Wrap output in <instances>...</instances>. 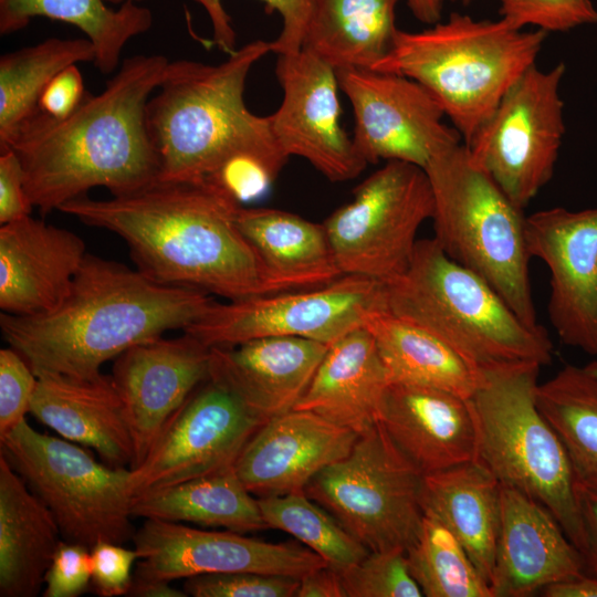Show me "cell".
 <instances>
[{"mask_svg": "<svg viewBox=\"0 0 597 597\" xmlns=\"http://www.w3.org/2000/svg\"><path fill=\"white\" fill-rule=\"evenodd\" d=\"M87 38H49L0 57V147L39 112L41 94L63 69L94 62Z\"/></svg>", "mask_w": 597, "mask_h": 597, "instance_id": "e575fe53", "label": "cell"}, {"mask_svg": "<svg viewBox=\"0 0 597 597\" xmlns=\"http://www.w3.org/2000/svg\"><path fill=\"white\" fill-rule=\"evenodd\" d=\"M526 240L549 271L547 313L561 342L597 357V207L534 212Z\"/></svg>", "mask_w": 597, "mask_h": 597, "instance_id": "ac0fdd59", "label": "cell"}, {"mask_svg": "<svg viewBox=\"0 0 597 597\" xmlns=\"http://www.w3.org/2000/svg\"><path fill=\"white\" fill-rule=\"evenodd\" d=\"M295 597H344L337 570L325 565L305 574Z\"/></svg>", "mask_w": 597, "mask_h": 597, "instance_id": "c3c4849f", "label": "cell"}, {"mask_svg": "<svg viewBox=\"0 0 597 597\" xmlns=\"http://www.w3.org/2000/svg\"><path fill=\"white\" fill-rule=\"evenodd\" d=\"M258 503L269 528L291 534L335 569L352 566L369 553L304 492L258 498Z\"/></svg>", "mask_w": 597, "mask_h": 597, "instance_id": "8d00e7d4", "label": "cell"}, {"mask_svg": "<svg viewBox=\"0 0 597 597\" xmlns=\"http://www.w3.org/2000/svg\"><path fill=\"white\" fill-rule=\"evenodd\" d=\"M328 347L295 336L210 347L209 378L266 422L295 408Z\"/></svg>", "mask_w": 597, "mask_h": 597, "instance_id": "603a6c76", "label": "cell"}, {"mask_svg": "<svg viewBox=\"0 0 597 597\" xmlns=\"http://www.w3.org/2000/svg\"><path fill=\"white\" fill-rule=\"evenodd\" d=\"M500 496L493 597H527L585 573L583 554L547 507L502 484Z\"/></svg>", "mask_w": 597, "mask_h": 597, "instance_id": "44dd1931", "label": "cell"}, {"mask_svg": "<svg viewBox=\"0 0 597 597\" xmlns=\"http://www.w3.org/2000/svg\"><path fill=\"white\" fill-rule=\"evenodd\" d=\"M344 597H421L406 551L369 552L360 562L336 569Z\"/></svg>", "mask_w": 597, "mask_h": 597, "instance_id": "74e56055", "label": "cell"}, {"mask_svg": "<svg viewBox=\"0 0 597 597\" xmlns=\"http://www.w3.org/2000/svg\"><path fill=\"white\" fill-rule=\"evenodd\" d=\"M565 71L564 63L549 71L531 66L465 145L472 160L522 209L554 174L565 133L559 95Z\"/></svg>", "mask_w": 597, "mask_h": 597, "instance_id": "4fadbf2b", "label": "cell"}, {"mask_svg": "<svg viewBox=\"0 0 597 597\" xmlns=\"http://www.w3.org/2000/svg\"><path fill=\"white\" fill-rule=\"evenodd\" d=\"M358 436L312 411L293 409L255 431L234 469L258 498L301 493L321 470L346 457Z\"/></svg>", "mask_w": 597, "mask_h": 597, "instance_id": "ffe728a7", "label": "cell"}, {"mask_svg": "<svg viewBox=\"0 0 597 597\" xmlns=\"http://www.w3.org/2000/svg\"><path fill=\"white\" fill-rule=\"evenodd\" d=\"M139 558L137 551L123 544L100 542L91 548V585L102 597L127 595L132 580V568Z\"/></svg>", "mask_w": 597, "mask_h": 597, "instance_id": "ee69618b", "label": "cell"}, {"mask_svg": "<svg viewBox=\"0 0 597 597\" xmlns=\"http://www.w3.org/2000/svg\"><path fill=\"white\" fill-rule=\"evenodd\" d=\"M596 370H597V360H596Z\"/></svg>", "mask_w": 597, "mask_h": 597, "instance_id": "11a10c76", "label": "cell"}, {"mask_svg": "<svg viewBox=\"0 0 597 597\" xmlns=\"http://www.w3.org/2000/svg\"><path fill=\"white\" fill-rule=\"evenodd\" d=\"M433 195V239L453 261L483 279L531 326L526 217L471 158L464 144L438 150L423 168Z\"/></svg>", "mask_w": 597, "mask_h": 597, "instance_id": "ba28073f", "label": "cell"}, {"mask_svg": "<svg viewBox=\"0 0 597 597\" xmlns=\"http://www.w3.org/2000/svg\"><path fill=\"white\" fill-rule=\"evenodd\" d=\"M32 206L24 182V171L17 154L0 150V224L31 214Z\"/></svg>", "mask_w": 597, "mask_h": 597, "instance_id": "f6af8a7d", "label": "cell"}, {"mask_svg": "<svg viewBox=\"0 0 597 597\" xmlns=\"http://www.w3.org/2000/svg\"><path fill=\"white\" fill-rule=\"evenodd\" d=\"M264 423L231 391L208 378L168 422L129 474L132 496L233 468Z\"/></svg>", "mask_w": 597, "mask_h": 597, "instance_id": "9a60e30c", "label": "cell"}, {"mask_svg": "<svg viewBox=\"0 0 597 597\" xmlns=\"http://www.w3.org/2000/svg\"><path fill=\"white\" fill-rule=\"evenodd\" d=\"M444 0H408L411 13L427 24L440 21Z\"/></svg>", "mask_w": 597, "mask_h": 597, "instance_id": "816d5d0a", "label": "cell"}, {"mask_svg": "<svg viewBox=\"0 0 597 597\" xmlns=\"http://www.w3.org/2000/svg\"><path fill=\"white\" fill-rule=\"evenodd\" d=\"M36 383L38 377L17 350L10 346L0 349V437L25 419Z\"/></svg>", "mask_w": 597, "mask_h": 597, "instance_id": "b9f144b4", "label": "cell"}, {"mask_svg": "<svg viewBox=\"0 0 597 597\" xmlns=\"http://www.w3.org/2000/svg\"><path fill=\"white\" fill-rule=\"evenodd\" d=\"M433 214L423 168L387 161L323 222L342 273L387 284L408 269L420 226Z\"/></svg>", "mask_w": 597, "mask_h": 597, "instance_id": "8fae6325", "label": "cell"}, {"mask_svg": "<svg viewBox=\"0 0 597 597\" xmlns=\"http://www.w3.org/2000/svg\"><path fill=\"white\" fill-rule=\"evenodd\" d=\"M546 31L515 29L503 18L453 12L421 31L397 30L371 70L409 77L437 100L468 145L511 86L533 65Z\"/></svg>", "mask_w": 597, "mask_h": 597, "instance_id": "5b68a950", "label": "cell"}, {"mask_svg": "<svg viewBox=\"0 0 597 597\" xmlns=\"http://www.w3.org/2000/svg\"><path fill=\"white\" fill-rule=\"evenodd\" d=\"M378 423L425 475L475 460L476 429L469 399L417 385L391 383Z\"/></svg>", "mask_w": 597, "mask_h": 597, "instance_id": "cb8c5ba5", "label": "cell"}, {"mask_svg": "<svg viewBox=\"0 0 597 597\" xmlns=\"http://www.w3.org/2000/svg\"><path fill=\"white\" fill-rule=\"evenodd\" d=\"M86 92L77 64L59 72L43 90L39 111L53 118H64L81 104Z\"/></svg>", "mask_w": 597, "mask_h": 597, "instance_id": "bcb514c9", "label": "cell"}, {"mask_svg": "<svg viewBox=\"0 0 597 597\" xmlns=\"http://www.w3.org/2000/svg\"><path fill=\"white\" fill-rule=\"evenodd\" d=\"M107 3H112V4H122L124 2H127V1H132V2H138V1H143V0H105Z\"/></svg>", "mask_w": 597, "mask_h": 597, "instance_id": "f5cc1de1", "label": "cell"}, {"mask_svg": "<svg viewBox=\"0 0 597 597\" xmlns=\"http://www.w3.org/2000/svg\"><path fill=\"white\" fill-rule=\"evenodd\" d=\"M0 454L53 514L62 540L92 548L133 540L129 468H113L24 419L0 437Z\"/></svg>", "mask_w": 597, "mask_h": 597, "instance_id": "9c48e42d", "label": "cell"}, {"mask_svg": "<svg viewBox=\"0 0 597 597\" xmlns=\"http://www.w3.org/2000/svg\"><path fill=\"white\" fill-rule=\"evenodd\" d=\"M576 491L585 534V573L597 576V490L577 484Z\"/></svg>", "mask_w": 597, "mask_h": 597, "instance_id": "7dc6e473", "label": "cell"}, {"mask_svg": "<svg viewBox=\"0 0 597 597\" xmlns=\"http://www.w3.org/2000/svg\"><path fill=\"white\" fill-rule=\"evenodd\" d=\"M541 365L515 363L481 370L469 398L476 429L475 460L500 484L536 500L583 553L577 481L565 447L536 402Z\"/></svg>", "mask_w": 597, "mask_h": 597, "instance_id": "52a82bcc", "label": "cell"}, {"mask_svg": "<svg viewBox=\"0 0 597 597\" xmlns=\"http://www.w3.org/2000/svg\"><path fill=\"white\" fill-rule=\"evenodd\" d=\"M500 482L476 460L422 476L423 513L457 536L489 586L500 528Z\"/></svg>", "mask_w": 597, "mask_h": 597, "instance_id": "f1b7e54d", "label": "cell"}, {"mask_svg": "<svg viewBox=\"0 0 597 597\" xmlns=\"http://www.w3.org/2000/svg\"><path fill=\"white\" fill-rule=\"evenodd\" d=\"M536 402L568 454L577 484L597 490V370L567 364L538 384Z\"/></svg>", "mask_w": 597, "mask_h": 597, "instance_id": "836d02e7", "label": "cell"}, {"mask_svg": "<svg viewBox=\"0 0 597 597\" xmlns=\"http://www.w3.org/2000/svg\"><path fill=\"white\" fill-rule=\"evenodd\" d=\"M422 476L377 422L357 437L346 457L321 470L304 493L369 552L406 551L423 519Z\"/></svg>", "mask_w": 597, "mask_h": 597, "instance_id": "30bf717a", "label": "cell"}, {"mask_svg": "<svg viewBox=\"0 0 597 597\" xmlns=\"http://www.w3.org/2000/svg\"><path fill=\"white\" fill-rule=\"evenodd\" d=\"M168 63L161 54L126 57L105 88L86 92L69 116L57 119L39 111L0 147L19 157L34 208L48 214L92 188L122 196L157 180L146 106Z\"/></svg>", "mask_w": 597, "mask_h": 597, "instance_id": "6da1fadb", "label": "cell"}, {"mask_svg": "<svg viewBox=\"0 0 597 597\" xmlns=\"http://www.w3.org/2000/svg\"><path fill=\"white\" fill-rule=\"evenodd\" d=\"M387 310L385 284L345 274L307 290L214 302L184 332L209 347L234 346L270 336H295L333 344L364 326L375 311Z\"/></svg>", "mask_w": 597, "mask_h": 597, "instance_id": "7c38bea8", "label": "cell"}, {"mask_svg": "<svg viewBox=\"0 0 597 597\" xmlns=\"http://www.w3.org/2000/svg\"><path fill=\"white\" fill-rule=\"evenodd\" d=\"M130 512L144 519L197 523L242 534L269 528L258 499L234 467L133 496Z\"/></svg>", "mask_w": 597, "mask_h": 597, "instance_id": "1f68e13d", "label": "cell"}, {"mask_svg": "<svg viewBox=\"0 0 597 597\" xmlns=\"http://www.w3.org/2000/svg\"><path fill=\"white\" fill-rule=\"evenodd\" d=\"M390 384L373 335L360 326L329 345L294 409L360 434L378 422Z\"/></svg>", "mask_w": 597, "mask_h": 597, "instance_id": "484cf974", "label": "cell"}, {"mask_svg": "<svg viewBox=\"0 0 597 597\" xmlns=\"http://www.w3.org/2000/svg\"><path fill=\"white\" fill-rule=\"evenodd\" d=\"M300 578L252 572L205 574L187 578L193 597H295Z\"/></svg>", "mask_w": 597, "mask_h": 597, "instance_id": "60d3db41", "label": "cell"}, {"mask_svg": "<svg viewBox=\"0 0 597 597\" xmlns=\"http://www.w3.org/2000/svg\"><path fill=\"white\" fill-rule=\"evenodd\" d=\"M336 75L354 112L353 144L367 165L400 160L425 168L438 150L463 140L418 82L371 69H339Z\"/></svg>", "mask_w": 597, "mask_h": 597, "instance_id": "5bb4252c", "label": "cell"}, {"mask_svg": "<svg viewBox=\"0 0 597 597\" xmlns=\"http://www.w3.org/2000/svg\"><path fill=\"white\" fill-rule=\"evenodd\" d=\"M271 50L254 40L218 64L169 61L146 106V124L159 165L157 180L209 181L244 189L275 180L287 161L268 116L244 101L252 66Z\"/></svg>", "mask_w": 597, "mask_h": 597, "instance_id": "3957f363", "label": "cell"}, {"mask_svg": "<svg viewBox=\"0 0 597 597\" xmlns=\"http://www.w3.org/2000/svg\"><path fill=\"white\" fill-rule=\"evenodd\" d=\"M386 308L428 329L478 370L552 360L553 344L479 275L450 259L433 238L417 241L406 272L385 284Z\"/></svg>", "mask_w": 597, "mask_h": 597, "instance_id": "8992f818", "label": "cell"}, {"mask_svg": "<svg viewBox=\"0 0 597 597\" xmlns=\"http://www.w3.org/2000/svg\"><path fill=\"white\" fill-rule=\"evenodd\" d=\"M127 596L133 597H186L185 590H179L163 579H148L133 576Z\"/></svg>", "mask_w": 597, "mask_h": 597, "instance_id": "f907efd6", "label": "cell"}, {"mask_svg": "<svg viewBox=\"0 0 597 597\" xmlns=\"http://www.w3.org/2000/svg\"><path fill=\"white\" fill-rule=\"evenodd\" d=\"M391 383L437 388L471 398L482 371L474 368L441 338L387 310L365 320Z\"/></svg>", "mask_w": 597, "mask_h": 597, "instance_id": "4dcf8cb0", "label": "cell"}, {"mask_svg": "<svg viewBox=\"0 0 597 597\" xmlns=\"http://www.w3.org/2000/svg\"><path fill=\"white\" fill-rule=\"evenodd\" d=\"M45 17L78 28L93 44L94 65L103 74L119 66L125 45L153 25L151 11L127 1L113 9L105 0H0V33L25 28Z\"/></svg>", "mask_w": 597, "mask_h": 597, "instance_id": "d6a6232c", "label": "cell"}, {"mask_svg": "<svg viewBox=\"0 0 597 597\" xmlns=\"http://www.w3.org/2000/svg\"><path fill=\"white\" fill-rule=\"evenodd\" d=\"M91 548L62 540L44 577V597H77L91 585Z\"/></svg>", "mask_w": 597, "mask_h": 597, "instance_id": "7bdbcfd3", "label": "cell"}, {"mask_svg": "<svg viewBox=\"0 0 597 597\" xmlns=\"http://www.w3.org/2000/svg\"><path fill=\"white\" fill-rule=\"evenodd\" d=\"M60 537L51 511L0 454V596L35 597Z\"/></svg>", "mask_w": 597, "mask_h": 597, "instance_id": "83f0119b", "label": "cell"}, {"mask_svg": "<svg viewBox=\"0 0 597 597\" xmlns=\"http://www.w3.org/2000/svg\"><path fill=\"white\" fill-rule=\"evenodd\" d=\"M500 14L513 28L534 25L546 32L597 23L590 0H500Z\"/></svg>", "mask_w": 597, "mask_h": 597, "instance_id": "ab89813d", "label": "cell"}, {"mask_svg": "<svg viewBox=\"0 0 597 597\" xmlns=\"http://www.w3.org/2000/svg\"><path fill=\"white\" fill-rule=\"evenodd\" d=\"M87 255L76 233L31 214L0 227V308L33 316L57 307Z\"/></svg>", "mask_w": 597, "mask_h": 597, "instance_id": "7402d4cb", "label": "cell"}, {"mask_svg": "<svg viewBox=\"0 0 597 597\" xmlns=\"http://www.w3.org/2000/svg\"><path fill=\"white\" fill-rule=\"evenodd\" d=\"M401 1L311 0L302 49L335 70L373 69L392 46Z\"/></svg>", "mask_w": 597, "mask_h": 597, "instance_id": "f546056e", "label": "cell"}, {"mask_svg": "<svg viewBox=\"0 0 597 597\" xmlns=\"http://www.w3.org/2000/svg\"><path fill=\"white\" fill-rule=\"evenodd\" d=\"M545 597H597V576L583 573L542 589Z\"/></svg>", "mask_w": 597, "mask_h": 597, "instance_id": "681fc988", "label": "cell"}, {"mask_svg": "<svg viewBox=\"0 0 597 597\" xmlns=\"http://www.w3.org/2000/svg\"><path fill=\"white\" fill-rule=\"evenodd\" d=\"M210 347L192 335L155 337L115 358L112 379L122 399L139 465L171 418L209 378Z\"/></svg>", "mask_w": 597, "mask_h": 597, "instance_id": "d6986e66", "label": "cell"}, {"mask_svg": "<svg viewBox=\"0 0 597 597\" xmlns=\"http://www.w3.org/2000/svg\"><path fill=\"white\" fill-rule=\"evenodd\" d=\"M140 562L133 576L172 582L205 574L252 572L301 578L327 563L295 542L270 543L233 531H202L146 519L133 537Z\"/></svg>", "mask_w": 597, "mask_h": 597, "instance_id": "2e32d148", "label": "cell"}, {"mask_svg": "<svg viewBox=\"0 0 597 597\" xmlns=\"http://www.w3.org/2000/svg\"><path fill=\"white\" fill-rule=\"evenodd\" d=\"M275 73L283 98L268 118L282 153L307 160L332 182L356 178L367 163L339 124L336 70L302 49L279 55Z\"/></svg>", "mask_w": 597, "mask_h": 597, "instance_id": "e0dca14e", "label": "cell"}, {"mask_svg": "<svg viewBox=\"0 0 597 597\" xmlns=\"http://www.w3.org/2000/svg\"><path fill=\"white\" fill-rule=\"evenodd\" d=\"M240 206L213 182L156 180L109 199L86 195L59 211L121 237L137 269L157 282L237 300L269 294L237 223Z\"/></svg>", "mask_w": 597, "mask_h": 597, "instance_id": "7a4b0ae2", "label": "cell"}, {"mask_svg": "<svg viewBox=\"0 0 597 597\" xmlns=\"http://www.w3.org/2000/svg\"><path fill=\"white\" fill-rule=\"evenodd\" d=\"M237 223L260 260L270 293L325 286L342 273L323 223L274 208H244Z\"/></svg>", "mask_w": 597, "mask_h": 597, "instance_id": "4316f807", "label": "cell"}, {"mask_svg": "<svg viewBox=\"0 0 597 597\" xmlns=\"http://www.w3.org/2000/svg\"><path fill=\"white\" fill-rule=\"evenodd\" d=\"M214 302L192 287L168 285L91 253L64 301L33 316L2 313L6 342L35 376L55 374L90 379L126 349L185 329Z\"/></svg>", "mask_w": 597, "mask_h": 597, "instance_id": "277c9868", "label": "cell"}, {"mask_svg": "<svg viewBox=\"0 0 597 597\" xmlns=\"http://www.w3.org/2000/svg\"><path fill=\"white\" fill-rule=\"evenodd\" d=\"M36 377L30 413L38 421L71 442L94 449L109 467H132L134 442L111 375Z\"/></svg>", "mask_w": 597, "mask_h": 597, "instance_id": "d4e9b609", "label": "cell"}, {"mask_svg": "<svg viewBox=\"0 0 597 597\" xmlns=\"http://www.w3.org/2000/svg\"><path fill=\"white\" fill-rule=\"evenodd\" d=\"M406 556L410 574L426 597H493L463 545L432 515L423 513L420 531Z\"/></svg>", "mask_w": 597, "mask_h": 597, "instance_id": "d590c367", "label": "cell"}, {"mask_svg": "<svg viewBox=\"0 0 597 597\" xmlns=\"http://www.w3.org/2000/svg\"><path fill=\"white\" fill-rule=\"evenodd\" d=\"M454 2H460L463 6H469L473 0H451Z\"/></svg>", "mask_w": 597, "mask_h": 597, "instance_id": "db71d44e", "label": "cell"}, {"mask_svg": "<svg viewBox=\"0 0 597 597\" xmlns=\"http://www.w3.org/2000/svg\"><path fill=\"white\" fill-rule=\"evenodd\" d=\"M203 7L210 18L213 42L228 55L235 49V31L231 19L222 7V0H195ZM276 10L283 21L279 36L271 41V50L277 55L294 54L302 50L311 0H261Z\"/></svg>", "mask_w": 597, "mask_h": 597, "instance_id": "f35d334b", "label": "cell"}]
</instances>
